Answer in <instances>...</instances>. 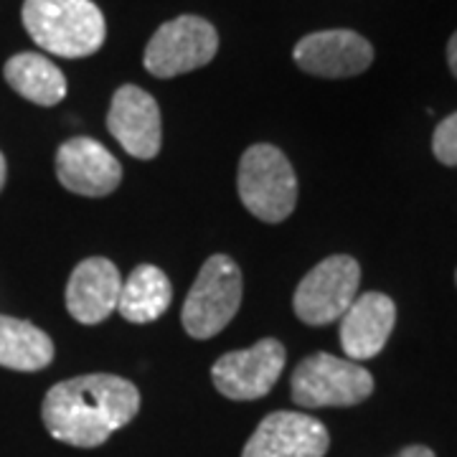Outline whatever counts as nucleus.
I'll return each instance as SVG.
<instances>
[{
  "instance_id": "nucleus-1",
  "label": "nucleus",
  "mask_w": 457,
  "mask_h": 457,
  "mask_svg": "<svg viewBox=\"0 0 457 457\" xmlns=\"http://www.w3.org/2000/svg\"><path fill=\"white\" fill-rule=\"evenodd\" d=\"M140 409V392L114 374H87L59 381L41 404V420L54 440L71 447H99L130 425Z\"/></svg>"
},
{
  "instance_id": "nucleus-2",
  "label": "nucleus",
  "mask_w": 457,
  "mask_h": 457,
  "mask_svg": "<svg viewBox=\"0 0 457 457\" xmlns=\"http://www.w3.org/2000/svg\"><path fill=\"white\" fill-rule=\"evenodd\" d=\"M23 26L44 51L64 59H84L107 38L104 16L92 0H26Z\"/></svg>"
},
{
  "instance_id": "nucleus-3",
  "label": "nucleus",
  "mask_w": 457,
  "mask_h": 457,
  "mask_svg": "<svg viewBox=\"0 0 457 457\" xmlns=\"http://www.w3.org/2000/svg\"><path fill=\"white\" fill-rule=\"evenodd\" d=\"M239 198L249 213L267 224H279L295 212L297 179L287 155L275 145L246 147L237 176Z\"/></svg>"
},
{
  "instance_id": "nucleus-4",
  "label": "nucleus",
  "mask_w": 457,
  "mask_h": 457,
  "mask_svg": "<svg viewBox=\"0 0 457 457\" xmlns=\"http://www.w3.org/2000/svg\"><path fill=\"white\" fill-rule=\"evenodd\" d=\"M242 270L227 254H213L204 262L191 293L183 303L180 320L191 338L206 341L231 323L242 305Z\"/></svg>"
},
{
  "instance_id": "nucleus-5",
  "label": "nucleus",
  "mask_w": 457,
  "mask_h": 457,
  "mask_svg": "<svg viewBox=\"0 0 457 457\" xmlns=\"http://www.w3.org/2000/svg\"><path fill=\"white\" fill-rule=\"evenodd\" d=\"M290 386L297 407H353L371 396L374 376L356 361L312 353L297 363Z\"/></svg>"
},
{
  "instance_id": "nucleus-6",
  "label": "nucleus",
  "mask_w": 457,
  "mask_h": 457,
  "mask_svg": "<svg viewBox=\"0 0 457 457\" xmlns=\"http://www.w3.org/2000/svg\"><path fill=\"white\" fill-rule=\"evenodd\" d=\"M219 51V33L206 18L179 16L163 23L147 41L145 69L158 79H173L179 74L206 66Z\"/></svg>"
},
{
  "instance_id": "nucleus-7",
  "label": "nucleus",
  "mask_w": 457,
  "mask_h": 457,
  "mask_svg": "<svg viewBox=\"0 0 457 457\" xmlns=\"http://www.w3.org/2000/svg\"><path fill=\"white\" fill-rule=\"evenodd\" d=\"M361 282L359 262L348 254H333L320 264H315L311 272L297 285L293 297L295 315L308 326H328L333 320H341L343 312L356 300Z\"/></svg>"
},
{
  "instance_id": "nucleus-8",
  "label": "nucleus",
  "mask_w": 457,
  "mask_h": 457,
  "mask_svg": "<svg viewBox=\"0 0 457 457\" xmlns=\"http://www.w3.org/2000/svg\"><path fill=\"white\" fill-rule=\"evenodd\" d=\"M285 361L287 353L282 343L275 338H262L252 348L231 351L216 361L212 369L213 386L234 402L262 399L278 384Z\"/></svg>"
},
{
  "instance_id": "nucleus-9",
  "label": "nucleus",
  "mask_w": 457,
  "mask_h": 457,
  "mask_svg": "<svg viewBox=\"0 0 457 457\" xmlns=\"http://www.w3.org/2000/svg\"><path fill=\"white\" fill-rule=\"evenodd\" d=\"M330 435L303 411H272L246 440L242 457H326Z\"/></svg>"
},
{
  "instance_id": "nucleus-10",
  "label": "nucleus",
  "mask_w": 457,
  "mask_h": 457,
  "mask_svg": "<svg viewBox=\"0 0 457 457\" xmlns=\"http://www.w3.org/2000/svg\"><path fill=\"white\" fill-rule=\"evenodd\" d=\"M107 130L112 132L114 140L132 158L150 161L161 153V143H163L161 107L145 89L125 84L114 92L107 112Z\"/></svg>"
},
{
  "instance_id": "nucleus-11",
  "label": "nucleus",
  "mask_w": 457,
  "mask_h": 457,
  "mask_svg": "<svg viewBox=\"0 0 457 457\" xmlns=\"http://www.w3.org/2000/svg\"><path fill=\"white\" fill-rule=\"evenodd\" d=\"M293 56L295 64L312 77L343 79L366 71L374 62V49L361 33L336 29L300 38Z\"/></svg>"
},
{
  "instance_id": "nucleus-12",
  "label": "nucleus",
  "mask_w": 457,
  "mask_h": 457,
  "mask_svg": "<svg viewBox=\"0 0 457 457\" xmlns=\"http://www.w3.org/2000/svg\"><path fill=\"white\" fill-rule=\"evenodd\" d=\"M56 179L71 194L99 198L120 186L122 165L97 140L71 137L56 150Z\"/></svg>"
},
{
  "instance_id": "nucleus-13",
  "label": "nucleus",
  "mask_w": 457,
  "mask_h": 457,
  "mask_svg": "<svg viewBox=\"0 0 457 457\" xmlns=\"http://www.w3.org/2000/svg\"><path fill=\"white\" fill-rule=\"evenodd\" d=\"M122 290L120 270L104 257L79 262L66 282V311L84 326H97L117 311Z\"/></svg>"
},
{
  "instance_id": "nucleus-14",
  "label": "nucleus",
  "mask_w": 457,
  "mask_h": 457,
  "mask_svg": "<svg viewBox=\"0 0 457 457\" xmlns=\"http://www.w3.org/2000/svg\"><path fill=\"white\" fill-rule=\"evenodd\" d=\"M396 323V305L389 295L363 293L341 318V345L348 361L378 356Z\"/></svg>"
},
{
  "instance_id": "nucleus-15",
  "label": "nucleus",
  "mask_w": 457,
  "mask_h": 457,
  "mask_svg": "<svg viewBox=\"0 0 457 457\" xmlns=\"http://www.w3.org/2000/svg\"><path fill=\"white\" fill-rule=\"evenodd\" d=\"M3 77L11 84V89L23 99H29L38 107H54L66 97L69 84L62 69L51 64L46 56L23 51L11 56L3 66Z\"/></svg>"
},
{
  "instance_id": "nucleus-16",
  "label": "nucleus",
  "mask_w": 457,
  "mask_h": 457,
  "mask_svg": "<svg viewBox=\"0 0 457 457\" xmlns=\"http://www.w3.org/2000/svg\"><path fill=\"white\" fill-rule=\"evenodd\" d=\"M170 300H173V287L163 270L155 264H140L132 270L128 282H122L117 312L128 323L145 326L158 320L170 308Z\"/></svg>"
},
{
  "instance_id": "nucleus-17",
  "label": "nucleus",
  "mask_w": 457,
  "mask_h": 457,
  "mask_svg": "<svg viewBox=\"0 0 457 457\" xmlns=\"http://www.w3.org/2000/svg\"><path fill=\"white\" fill-rule=\"evenodd\" d=\"M54 361V341L29 320L0 315V366L11 371H41Z\"/></svg>"
},
{
  "instance_id": "nucleus-18",
  "label": "nucleus",
  "mask_w": 457,
  "mask_h": 457,
  "mask_svg": "<svg viewBox=\"0 0 457 457\" xmlns=\"http://www.w3.org/2000/svg\"><path fill=\"white\" fill-rule=\"evenodd\" d=\"M432 153L442 165H457V112L437 125L432 135Z\"/></svg>"
},
{
  "instance_id": "nucleus-19",
  "label": "nucleus",
  "mask_w": 457,
  "mask_h": 457,
  "mask_svg": "<svg viewBox=\"0 0 457 457\" xmlns=\"http://www.w3.org/2000/svg\"><path fill=\"white\" fill-rule=\"evenodd\" d=\"M396 457H435V453L429 447H425V445H409Z\"/></svg>"
},
{
  "instance_id": "nucleus-20",
  "label": "nucleus",
  "mask_w": 457,
  "mask_h": 457,
  "mask_svg": "<svg viewBox=\"0 0 457 457\" xmlns=\"http://www.w3.org/2000/svg\"><path fill=\"white\" fill-rule=\"evenodd\" d=\"M447 64H450V71L457 77V31L453 33V38L447 44Z\"/></svg>"
},
{
  "instance_id": "nucleus-21",
  "label": "nucleus",
  "mask_w": 457,
  "mask_h": 457,
  "mask_svg": "<svg viewBox=\"0 0 457 457\" xmlns=\"http://www.w3.org/2000/svg\"><path fill=\"white\" fill-rule=\"evenodd\" d=\"M5 179H8V165H5V155L0 153V191L5 186Z\"/></svg>"
}]
</instances>
